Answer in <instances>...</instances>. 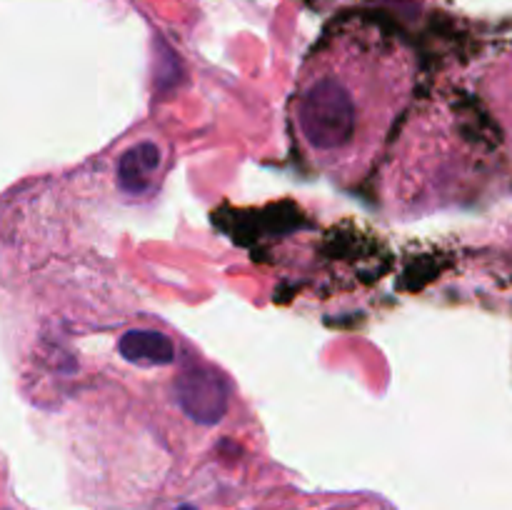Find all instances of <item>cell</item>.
<instances>
[{"label": "cell", "mask_w": 512, "mask_h": 510, "mask_svg": "<svg viewBox=\"0 0 512 510\" xmlns=\"http://www.w3.org/2000/svg\"><path fill=\"white\" fill-rule=\"evenodd\" d=\"M300 135L318 155H338L353 143L360 125L355 88L335 70L310 75L295 105Z\"/></svg>", "instance_id": "1"}, {"label": "cell", "mask_w": 512, "mask_h": 510, "mask_svg": "<svg viewBox=\"0 0 512 510\" xmlns=\"http://www.w3.org/2000/svg\"><path fill=\"white\" fill-rule=\"evenodd\" d=\"M175 400L190 420L215 425L228 413V385L215 370L190 368L175 378Z\"/></svg>", "instance_id": "2"}, {"label": "cell", "mask_w": 512, "mask_h": 510, "mask_svg": "<svg viewBox=\"0 0 512 510\" xmlns=\"http://www.w3.org/2000/svg\"><path fill=\"white\" fill-rule=\"evenodd\" d=\"M163 165L160 148L150 140L135 143L118 160V185L125 195H145L155 188V178Z\"/></svg>", "instance_id": "3"}, {"label": "cell", "mask_w": 512, "mask_h": 510, "mask_svg": "<svg viewBox=\"0 0 512 510\" xmlns=\"http://www.w3.org/2000/svg\"><path fill=\"white\" fill-rule=\"evenodd\" d=\"M118 353L120 358L140 368H163L175 360V345L165 333L140 328L120 335Z\"/></svg>", "instance_id": "4"}, {"label": "cell", "mask_w": 512, "mask_h": 510, "mask_svg": "<svg viewBox=\"0 0 512 510\" xmlns=\"http://www.w3.org/2000/svg\"><path fill=\"white\" fill-rule=\"evenodd\" d=\"M178 510H198V508H195V505H180Z\"/></svg>", "instance_id": "5"}]
</instances>
